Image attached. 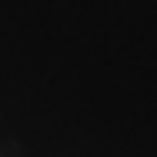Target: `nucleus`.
Masks as SVG:
<instances>
[]
</instances>
